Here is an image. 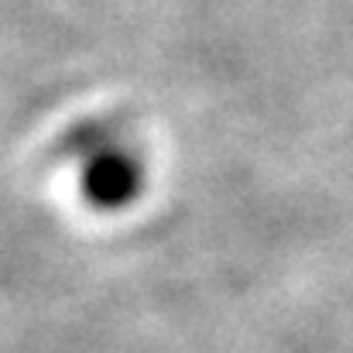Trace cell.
Listing matches in <instances>:
<instances>
[{"label":"cell","instance_id":"6da1fadb","mask_svg":"<svg viewBox=\"0 0 353 353\" xmlns=\"http://www.w3.org/2000/svg\"><path fill=\"white\" fill-rule=\"evenodd\" d=\"M141 165L120 148L97 151L83 168V196L97 210H123L141 192Z\"/></svg>","mask_w":353,"mask_h":353}]
</instances>
